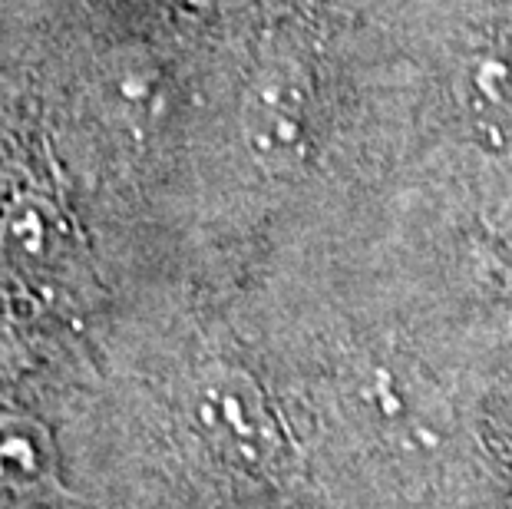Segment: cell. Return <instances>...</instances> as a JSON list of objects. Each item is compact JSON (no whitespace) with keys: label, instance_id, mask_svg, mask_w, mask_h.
Returning <instances> with one entry per match:
<instances>
[{"label":"cell","instance_id":"1","mask_svg":"<svg viewBox=\"0 0 512 509\" xmlns=\"http://www.w3.org/2000/svg\"><path fill=\"white\" fill-rule=\"evenodd\" d=\"M331 129V86L311 34L278 24L258 40L235 86L232 133L248 169L298 182L318 166Z\"/></svg>","mask_w":512,"mask_h":509},{"label":"cell","instance_id":"2","mask_svg":"<svg viewBox=\"0 0 512 509\" xmlns=\"http://www.w3.org/2000/svg\"><path fill=\"white\" fill-rule=\"evenodd\" d=\"M185 417L199 447L245 480H285L294 467L288 424L245 367L212 361L185 391Z\"/></svg>","mask_w":512,"mask_h":509},{"label":"cell","instance_id":"3","mask_svg":"<svg viewBox=\"0 0 512 509\" xmlns=\"http://www.w3.org/2000/svg\"><path fill=\"white\" fill-rule=\"evenodd\" d=\"M344 400L354 424L397 457H437L446 433H450L446 400L407 364H357L347 377Z\"/></svg>","mask_w":512,"mask_h":509},{"label":"cell","instance_id":"4","mask_svg":"<svg viewBox=\"0 0 512 509\" xmlns=\"http://www.w3.org/2000/svg\"><path fill=\"white\" fill-rule=\"evenodd\" d=\"M456 123L483 146H512V20L489 17L456 34L443 60Z\"/></svg>","mask_w":512,"mask_h":509},{"label":"cell","instance_id":"5","mask_svg":"<svg viewBox=\"0 0 512 509\" xmlns=\"http://www.w3.org/2000/svg\"><path fill=\"white\" fill-rule=\"evenodd\" d=\"M60 480L57 443L43 420L0 410V493L40 496Z\"/></svg>","mask_w":512,"mask_h":509},{"label":"cell","instance_id":"6","mask_svg":"<svg viewBox=\"0 0 512 509\" xmlns=\"http://www.w3.org/2000/svg\"><path fill=\"white\" fill-rule=\"evenodd\" d=\"M63 219L47 196L27 192L14 196L0 215V242L4 252L24 268H47L63 252Z\"/></svg>","mask_w":512,"mask_h":509},{"label":"cell","instance_id":"7","mask_svg":"<svg viewBox=\"0 0 512 509\" xmlns=\"http://www.w3.org/2000/svg\"><path fill=\"white\" fill-rule=\"evenodd\" d=\"M473 255H476L479 278L496 295L512 301V196L499 199L479 215L473 235Z\"/></svg>","mask_w":512,"mask_h":509},{"label":"cell","instance_id":"8","mask_svg":"<svg viewBox=\"0 0 512 509\" xmlns=\"http://www.w3.org/2000/svg\"><path fill=\"white\" fill-rule=\"evenodd\" d=\"M185 17L202 24H238L258 10H265L271 0H172Z\"/></svg>","mask_w":512,"mask_h":509}]
</instances>
